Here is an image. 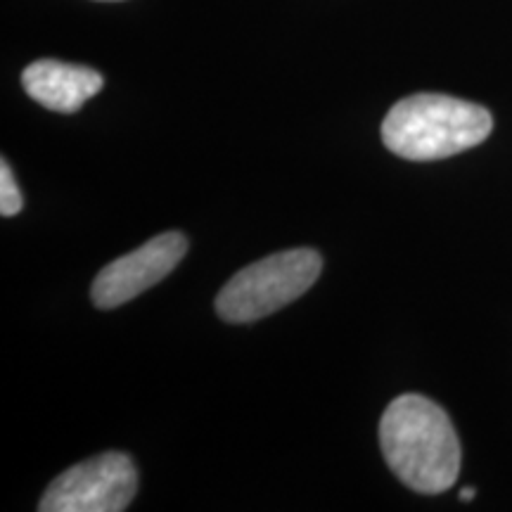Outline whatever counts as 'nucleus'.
<instances>
[{
    "label": "nucleus",
    "mask_w": 512,
    "mask_h": 512,
    "mask_svg": "<svg viewBox=\"0 0 512 512\" xmlns=\"http://www.w3.org/2000/svg\"><path fill=\"white\" fill-rule=\"evenodd\" d=\"M384 460L408 489L441 494L456 484L460 441L437 403L420 394H403L387 406L380 422Z\"/></svg>",
    "instance_id": "nucleus-1"
},
{
    "label": "nucleus",
    "mask_w": 512,
    "mask_h": 512,
    "mask_svg": "<svg viewBox=\"0 0 512 512\" xmlns=\"http://www.w3.org/2000/svg\"><path fill=\"white\" fill-rule=\"evenodd\" d=\"M494 119L475 102L439 93L403 98L382 124L389 152L411 162H434L477 147L489 138Z\"/></svg>",
    "instance_id": "nucleus-2"
},
{
    "label": "nucleus",
    "mask_w": 512,
    "mask_h": 512,
    "mask_svg": "<svg viewBox=\"0 0 512 512\" xmlns=\"http://www.w3.org/2000/svg\"><path fill=\"white\" fill-rule=\"evenodd\" d=\"M323 271V259L313 249H287L242 268L223 285L216 311L228 323H254L285 309L311 290Z\"/></svg>",
    "instance_id": "nucleus-3"
},
{
    "label": "nucleus",
    "mask_w": 512,
    "mask_h": 512,
    "mask_svg": "<svg viewBox=\"0 0 512 512\" xmlns=\"http://www.w3.org/2000/svg\"><path fill=\"white\" fill-rule=\"evenodd\" d=\"M138 491V470L126 453L110 451L69 467L43 494L41 512H121Z\"/></svg>",
    "instance_id": "nucleus-4"
},
{
    "label": "nucleus",
    "mask_w": 512,
    "mask_h": 512,
    "mask_svg": "<svg viewBox=\"0 0 512 512\" xmlns=\"http://www.w3.org/2000/svg\"><path fill=\"white\" fill-rule=\"evenodd\" d=\"M185 252H188V240L181 233H162L136 252L119 256L117 261L107 264L95 278L91 287L93 304L98 309H117V306L131 302L138 294L169 275L181 264Z\"/></svg>",
    "instance_id": "nucleus-5"
},
{
    "label": "nucleus",
    "mask_w": 512,
    "mask_h": 512,
    "mask_svg": "<svg viewBox=\"0 0 512 512\" xmlns=\"http://www.w3.org/2000/svg\"><path fill=\"white\" fill-rule=\"evenodd\" d=\"M22 86L31 100L53 112H79L105 86L100 72L60 60L31 62L22 74Z\"/></svg>",
    "instance_id": "nucleus-6"
},
{
    "label": "nucleus",
    "mask_w": 512,
    "mask_h": 512,
    "mask_svg": "<svg viewBox=\"0 0 512 512\" xmlns=\"http://www.w3.org/2000/svg\"><path fill=\"white\" fill-rule=\"evenodd\" d=\"M22 207H24V197L17 188L15 176H12L10 171V164L3 159V164H0V214H3L5 219H10V216L19 214Z\"/></svg>",
    "instance_id": "nucleus-7"
},
{
    "label": "nucleus",
    "mask_w": 512,
    "mask_h": 512,
    "mask_svg": "<svg viewBox=\"0 0 512 512\" xmlns=\"http://www.w3.org/2000/svg\"><path fill=\"white\" fill-rule=\"evenodd\" d=\"M460 498H463V501H472V498H475V489H472V486H465V489H460Z\"/></svg>",
    "instance_id": "nucleus-8"
}]
</instances>
